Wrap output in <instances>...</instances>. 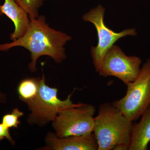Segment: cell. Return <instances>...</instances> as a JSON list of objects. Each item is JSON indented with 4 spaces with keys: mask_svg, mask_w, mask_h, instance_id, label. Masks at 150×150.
<instances>
[{
    "mask_svg": "<svg viewBox=\"0 0 150 150\" xmlns=\"http://www.w3.org/2000/svg\"><path fill=\"white\" fill-rule=\"evenodd\" d=\"M30 20L24 35L10 43L0 44V51H7L16 47L27 49L30 52L31 58L28 69L32 73L37 71V61L41 56H49L55 63H62L67 58L65 46L72 37L50 27L44 16Z\"/></svg>",
    "mask_w": 150,
    "mask_h": 150,
    "instance_id": "6da1fadb",
    "label": "cell"
},
{
    "mask_svg": "<svg viewBox=\"0 0 150 150\" xmlns=\"http://www.w3.org/2000/svg\"><path fill=\"white\" fill-rule=\"evenodd\" d=\"M94 122L93 133L98 150H113L120 144H130L134 123L112 103L106 102L99 105Z\"/></svg>",
    "mask_w": 150,
    "mask_h": 150,
    "instance_id": "7a4b0ae2",
    "label": "cell"
},
{
    "mask_svg": "<svg viewBox=\"0 0 150 150\" xmlns=\"http://www.w3.org/2000/svg\"><path fill=\"white\" fill-rule=\"evenodd\" d=\"M58 90L46 83V76L42 74L40 77V88L37 97L27 104L30 111L27 118L28 123L30 125L43 127L52 122L57 115L62 110L83 104H75L71 100L73 93L67 99L62 100L58 96Z\"/></svg>",
    "mask_w": 150,
    "mask_h": 150,
    "instance_id": "3957f363",
    "label": "cell"
},
{
    "mask_svg": "<svg viewBox=\"0 0 150 150\" xmlns=\"http://www.w3.org/2000/svg\"><path fill=\"white\" fill-rule=\"evenodd\" d=\"M126 94L112 104L131 122L141 117L150 105V58L141 68L139 75L127 85Z\"/></svg>",
    "mask_w": 150,
    "mask_h": 150,
    "instance_id": "277c9868",
    "label": "cell"
},
{
    "mask_svg": "<svg viewBox=\"0 0 150 150\" xmlns=\"http://www.w3.org/2000/svg\"><path fill=\"white\" fill-rule=\"evenodd\" d=\"M96 111L94 105L85 103L62 110L52 121L54 133L59 138L91 134Z\"/></svg>",
    "mask_w": 150,
    "mask_h": 150,
    "instance_id": "5b68a950",
    "label": "cell"
},
{
    "mask_svg": "<svg viewBox=\"0 0 150 150\" xmlns=\"http://www.w3.org/2000/svg\"><path fill=\"white\" fill-rule=\"evenodd\" d=\"M105 8L98 5L83 16V21L93 23L96 28L98 37V43L96 46H92L91 54L94 66L97 72L103 57L107 51L117 41L126 36H136L135 28H127L121 32H115L108 28L104 23Z\"/></svg>",
    "mask_w": 150,
    "mask_h": 150,
    "instance_id": "8992f818",
    "label": "cell"
},
{
    "mask_svg": "<svg viewBox=\"0 0 150 150\" xmlns=\"http://www.w3.org/2000/svg\"><path fill=\"white\" fill-rule=\"evenodd\" d=\"M142 63L139 57L127 56L120 47L114 45L105 55L97 72L104 77H115L127 85L139 75Z\"/></svg>",
    "mask_w": 150,
    "mask_h": 150,
    "instance_id": "52a82bcc",
    "label": "cell"
},
{
    "mask_svg": "<svg viewBox=\"0 0 150 150\" xmlns=\"http://www.w3.org/2000/svg\"><path fill=\"white\" fill-rule=\"evenodd\" d=\"M46 150H98V145L93 132L81 136L59 138L55 133L48 132L45 139Z\"/></svg>",
    "mask_w": 150,
    "mask_h": 150,
    "instance_id": "ba28073f",
    "label": "cell"
},
{
    "mask_svg": "<svg viewBox=\"0 0 150 150\" xmlns=\"http://www.w3.org/2000/svg\"><path fill=\"white\" fill-rule=\"evenodd\" d=\"M1 9L3 14L10 19L14 25V30L10 35V40L14 41L22 37L30 23V18L27 13L18 4L15 0H4Z\"/></svg>",
    "mask_w": 150,
    "mask_h": 150,
    "instance_id": "9c48e42d",
    "label": "cell"
},
{
    "mask_svg": "<svg viewBox=\"0 0 150 150\" xmlns=\"http://www.w3.org/2000/svg\"><path fill=\"white\" fill-rule=\"evenodd\" d=\"M139 122L133 125L129 150H147L150 142V105L141 116Z\"/></svg>",
    "mask_w": 150,
    "mask_h": 150,
    "instance_id": "30bf717a",
    "label": "cell"
},
{
    "mask_svg": "<svg viewBox=\"0 0 150 150\" xmlns=\"http://www.w3.org/2000/svg\"><path fill=\"white\" fill-rule=\"evenodd\" d=\"M40 77L23 79L17 87L19 98L26 104L35 99L39 92Z\"/></svg>",
    "mask_w": 150,
    "mask_h": 150,
    "instance_id": "8fae6325",
    "label": "cell"
},
{
    "mask_svg": "<svg viewBox=\"0 0 150 150\" xmlns=\"http://www.w3.org/2000/svg\"><path fill=\"white\" fill-rule=\"evenodd\" d=\"M46 0H15L20 6L29 16L30 18H37L40 16L39 11Z\"/></svg>",
    "mask_w": 150,
    "mask_h": 150,
    "instance_id": "7c38bea8",
    "label": "cell"
},
{
    "mask_svg": "<svg viewBox=\"0 0 150 150\" xmlns=\"http://www.w3.org/2000/svg\"><path fill=\"white\" fill-rule=\"evenodd\" d=\"M23 115V112L16 108L11 113L6 114L3 116L1 123L8 129L17 128L21 123L19 119Z\"/></svg>",
    "mask_w": 150,
    "mask_h": 150,
    "instance_id": "4fadbf2b",
    "label": "cell"
},
{
    "mask_svg": "<svg viewBox=\"0 0 150 150\" xmlns=\"http://www.w3.org/2000/svg\"><path fill=\"white\" fill-rule=\"evenodd\" d=\"M4 139H7L12 145L16 144V142L13 139L9 129L6 127L2 123H0V142Z\"/></svg>",
    "mask_w": 150,
    "mask_h": 150,
    "instance_id": "5bb4252c",
    "label": "cell"
},
{
    "mask_svg": "<svg viewBox=\"0 0 150 150\" xmlns=\"http://www.w3.org/2000/svg\"><path fill=\"white\" fill-rule=\"evenodd\" d=\"M129 145L126 144H120L116 145L113 150H129Z\"/></svg>",
    "mask_w": 150,
    "mask_h": 150,
    "instance_id": "9a60e30c",
    "label": "cell"
},
{
    "mask_svg": "<svg viewBox=\"0 0 150 150\" xmlns=\"http://www.w3.org/2000/svg\"><path fill=\"white\" fill-rule=\"evenodd\" d=\"M7 101V95L0 91V103H6Z\"/></svg>",
    "mask_w": 150,
    "mask_h": 150,
    "instance_id": "2e32d148",
    "label": "cell"
},
{
    "mask_svg": "<svg viewBox=\"0 0 150 150\" xmlns=\"http://www.w3.org/2000/svg\"><path fill=\"white\" fill-rule=\"evenodd\" d=\"M1 5H0V17L1 16L3 15L1 11Z\"/></svg>",
    "mask_w": 150,
    "mask_h": 150,
    "instance_id": "e0dca14e",
    "label": "cell"
}]
</instances>
